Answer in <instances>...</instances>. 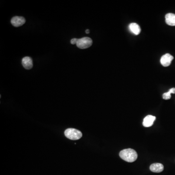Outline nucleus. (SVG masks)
I'll return each instance as SVG.
<instances>
[{"label": "nucleus", "instance_id": "f257e3e1", "mask_svg": "<svg viewBox=\"0 0 175 175\" xmlns=\"http://www.w3.org/2000/svg\"><path fill=\"white\" fill-rule=\"evenodd\" d=\"M122 159L129 162H133L137 160L138 154L135 150L131 148L123 150L119 153Z\"/></svg>", "mask_w": 175, "mask_h": 175}, {"label": "nucleus", "instance_id": "f03ea898", "mask_svg": "<svg viewBox=\"0 0 175 175\" xmlns=\"http://www.w3.org/2000/svg\"><path fill=\"white\" fill-rule=\"evenodd\" d=\"M64 134L67 138L72 140H79L82 136L80 131L72 128L67 129L64 132Z\"/></svg>", "mask_w": 175, "mask_h": 175}, {"label": "nucleus", "instance_id": "7ed1b4c3", "mask_svg": "<svg viewBox=\"0 0 175 175\" xmlns=\"http://www.w3.org/2000/svg\"><path fill=\"white\" fill-rule=\"evenodd\" d=\"M92 44V41L91 38L89 37H84L78 39V43H76V46L80 49H84L91 46Z\"/></svg>", "mask_w": 175, "mask_h": 175}, {"label": "nucleus", "instance_id": "20e7f679", "mask_svg": "<svg viewBox=\"0 0 175 175\" xmlns=\"http://www.w3.org/2000/svg\"><path fill=\"white\" fill-rule=\"evenodd\" d=\"M174 59V57L169 54H166L162 55L161 58V63L164 67H168L171 64V62Z\"/></svg>", "mask_w": 175, "mask_h": 175}, {"label": "nucleus", "instance_id": "39448f33", "mask_svg": "<svg viewBox=\"0 0 175 175\" xmlns=\"http://www.w3.org/2000/svg\"><path fill=\"white\" fill-rule=\"evenodd\" d=\"M26 19L23 17L15 16L12 18L11 20V24L15 27H19L22 26L26 23Z\"/></svg>", "mask_w": 175, "mask_h": 175}, {"label": "nucleus", "instance_id": "423d86ee", "mask_svg": "<svg viewBox=\"0 0 175 175\" xmlns=\"http://www.w3.org/2000/svg\"><path fill=\"white\" fill-rule=\"evenodd\" d=\"M155 120V116L150 115H147L143 120V126H144V127H150L153 124Z\"/></svg>", "mask_w": 175, "mask_h": 175}, {"label": "nucleus", "instance_id": "0eeeda50", "mask_svg": "<svg viewBox=\"0 0 175 175\" xmlns=\"http://www.w3.org/2000/svg\"><path fill=\"white\" fill-rule=\"evenodd\" d=\"M22 64L26 69H31L33 66L32 59L29 57H24L22 59Z\"/></svg>", "mask_w": 175, "mask_h": 175}, {"label": "nucleus", "instance_id": "6e6552de", "mask_svg": "<svg viewBox=\"0 0 175 175\" xmlns=\"http://www.w3.org/2000/svg\"><path fill=\"white\" fill-rule=\"evenodd\" d=\"M164 169V165L160 163L153 164L150 166V170L154 173H160Z\"/></svg>", "mask_w": 175, "mask_h": 175}, {"label": "nucleus", "instance_id": "1a4fd4ad", "mask_svg": "<svg viewBox=\"0 0 175 175\" xmlns=\"http://www.w3.org/2000/svg\"><path fill=\"white\" fill-rule=\"evenodd\" d=\"M165 21L170 26H175V14L173 13H168L165 15Z\"/></svg>", "mask_w": 175, "mask_h": 175}, {"label": "nucleus", "instance_id": "9d476101", "mask_svg": "<svg viewBox=\"0 0 175 175\" xmlns=\"http://www.w3.org/2000/svg\"><path fill=\"white\" fill-rule=\"evenodd\" d=\"M129 28L131 32L135 34V35H138L140 34L141 31L140 26L136 23H131L129 26Z\"/></svg>", "mask_w": 175, "mask_h": 175}, {"label": "nucleus", "instance_id": "9b49d317", "mask_svg": "<svg viewBox=\"0 0 175 175\" xmlns=\"http://www.w3.org/2000/svg\"><path fill=\"white\" fill-rule=\"evenodd\" d=\"M171 92H170L169 90L167 92H165V93L163 94V95H162V97H163L164 99H165V100L170 99L171 97Z\"/></svg>", "mask_w": 175, "mask_h": 175}, {"label": "nucleus", "instance_id": "f8f14e48", "mask_svg": "<svg viewBox=\"0 0 175 175\" xmlns=\"http://www.w3.org/2000/svg\"><path fill=\"white\" fill-rule=\"evenodd\" d=\"M78 38H73V39L71 40V44H76V43H78Z\"/></svg>", "mask_w": 175, "mask_h": 175}, {"label": "nucleus", "instance_id": "ddd939ff", "mask_svg": "<svg viewBox=\"0 0 175 175\" xmlns=\"http://www.w3.org/2000/svg\"><path fill=\"white\" fill-rule=\"evenodd\" d=\"M170 92H171V93H175V88H173L170 89L169 90Z\"/></svg>", "mask_w": 175, "mask_h": 175}, {"label": "nucleus", "instance_id": "4468645a", "mask_svg": "<svg viewBox=\"0 0 175 175\" xmlns=\"http://www.w3.org/2000/svg\"><path fill=\"white\" fill-rule=\"evenodd\" d=\"M86 33L87 34H89V33H90V30L89 29H87L86 30Z\"/></svg>", "mask_w": 175, "mask_h": 175}]
</instances>
